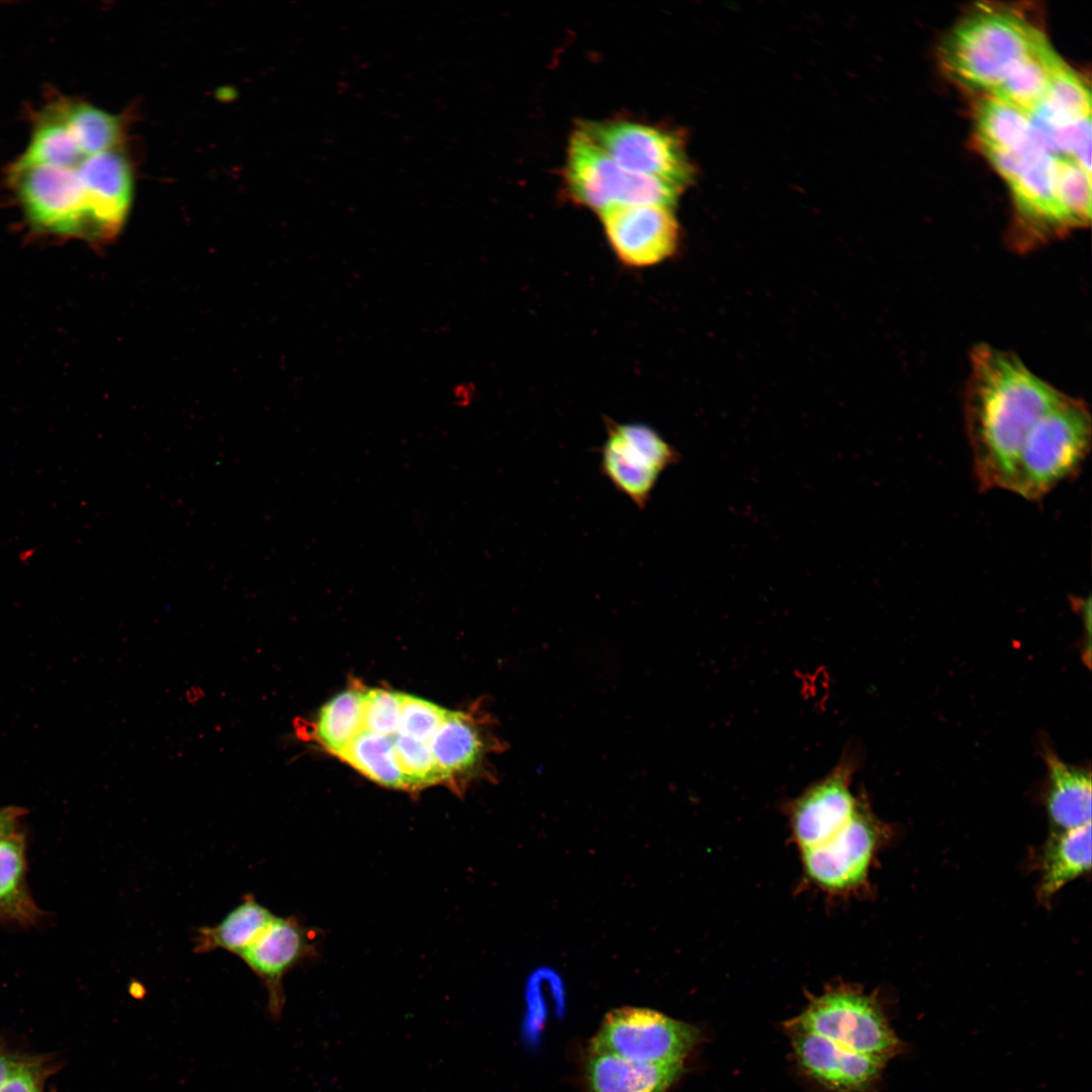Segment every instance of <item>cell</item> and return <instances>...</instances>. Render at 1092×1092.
<instances>
[{"instance_id": "obj_29", "label": "cell", "mask_w": 1092, "mask_h": 1092, "mask_svg": "<svg viewBox=\"0 0 1092 1092\" xmlns=\"http://www.w3.org/2000/svg\"><path fill=\"white\" fill-rule=\"evenodd\" d=\"M0 1092H40L35 1068L22 1063L0 1087Z\"/></svg>"}, {"instance_id": "obj_6", "label": "cell", "mask_w": 1092, "mask_h": 1092, "mask_svg": "<svg viewBox=\"0 0 1092 1092\" xmlns=\"http://www.w3.org/2000/svg\"><path fill=\"white\" fill-rule=\"evenodd\" d=\"M700 1039L697 1027L655 1010L621 1007L609 1012L589 1052L644 1065L684 1064Z\"/></svg>"}, {"instance_id": "obj_30", "label": "cell", "mask_w": 1092, "mask_h": 1092, "mask_svg": "<svg viewBox=\"0 0 1092 1092\" xmlns=\"http://www.w3.org/2000/svg\"><path fill=\"white\" fill-rule=\"evenodd\" d=\"M25 811L18 807H0V841L21 828Z\"/></svg>"}, {"instance_id": "obj_25", "label": "cell", "mask_w": 1092, "mask_h": 1092, "mask_svg": "<svg viewBox=\"0 0 1092 1092\" xmlns=\"http://www.w3.org/2000/svg\"><path fill=\"white\" fill-rule=\"evenodd\" d=\"M1055 189L1073 228L1091 217V174L1074 160L1055 157Z\"/></svg>"}, {"instance_id": "obj_31", "label": "cell", "mask_w": 1092, "mask_h": 1092, "mask_svg": "<svg viewBox=\"0 0 1092 1092\" xmlns=\"http://www.w3.org/2000/svg\"><path fill=\"white\" fill-rule=\"evenodd\" d=\"M16 1059L0 1052V1087L21 1066Z\"/></svg>"}, {"instance_id": "obj_2", "label": "cell", "mask_w": 1092, "mask_h": 1092, "mask_svg": "<svg viewBox=\"0 0 1092 1092\" xmlns=\"http://www.w3.org/2000/svg\"><path fill=\"white\" fill-rule=\"evenodd\" d=\"M1046 41L1038 28L1018 14L984 10L953 28L941 47L940 61L958 82L990 92Z\"/></svg>"}, {"instance_id": "obj_5", "label": "cell", "mask_w": 1092, "mask_h": 1092, "mask_svg": "<svg viewBox=\"0 0 1092 1092\" xmlns=\"http://www.w3.org/2000/svg\"><path fill=\"white\" fill-rule=\"evenodd\" d=\"M841 1048L884 1063L903 1051L879 1003L853 987L828 988L790 1020Z\"/></svg>"}, {"instance_id": "obj_14", "label": "cell", "mask_w": 1092, "mask_h": 1092, "mask_svg": "<svg viewBox=\"0 0 1092 1092\" xmlns=\"http://www.w3.org/2000/svg\"><path fill=\"white\" fill-rule=\"evenodd\" d=\"M684 1064L644 1065L612 1054L589 1052L584 1066V1092H666Z\"/></svg>"}, {"instance_id": "obj_7", "label": "cell", "mask_w": 1092, "mask_h": 1092, "mask_svg": "<svg viewBox=\"0 0 1092 1092\" xmlns=\"http://www.w3.org/2000/svg\"><path fill=\"white\" fill-rule=\"evenodd\" d=\"M627 171L684 189L694 168L669 130L628 120L584 121L576 129Z\"/></svg>"}, {"instance_id": "obj_23", "label": "cell", "mask_w": 1092, "mask_h": 1092, "mask_svg": "<svg viewBox=\"0 0 1092 1092\" xmlns=\"http://www.w3.org/2000/svg\"><path fill=\"white\" fill-rule=\"evenodd\" d=\"M339 757L379 785L408 790L392 737L362 730Z\"/></svg>"}, {"instance_id": "obj_20", "label": "cell", "mask_w": 1092, "mask_h": 1092, "mask_svg": "<svg viewBox=\"0 0 1092 1092\" xmlns=\"http://www.w3.org/2000/svg\"><path fill=\"white\" fill-rule=\"evenodd\" d=\"M1040 894L1049 898L1091 869V823L1059 831L1043 855Z\"/></svg>"}, {"instance_id": "obj_11", "label": "cell", "mask_w": 1092, "mask_h": 1092, "mask_svg": "<svg viewBox=\"0 0 1092 1092\" xmlns=\"http://www.w3.org/2000/svg\"><path fill=\"white\" fill-rule=\"evenodd\" d=\"M873 818L859 803L849 822L825 843L801 850L806 877L818 888L842 893L864 880L878 835Z\"/></svg>"}, {"instance_id": "obj_16", "label": "cell", "mask_w": 1092, "mask_h": 1092, "mask_svg": "<svg viewBox=\"0 0 1092 1092\" xmlns=\"http://www.w3.org/2000/svg\"><path fill=\"white\" fill-rule=\"evenodd\" d=\"M1049 788L1046 808L1052 823L1064 831L1091 823L1090 770L1072 765L1046 752Z\"/></svg>"}, {"instance_id": "obj_24", "label": "cell", "mask_w": 1092, "mask_h": 1092, "mask_svg": "<svg viewBox=\"0 0 1092 1092\" xmlns=\"http://www.w3.org/2000/svg\"><path fill=\"white\" fill-rule=\"evenodd\" d=\"M363 693L344 691L322 707L313 735L328 751L339 756L363 730Z\"/></svg>"}, {"instance_id": "obj_4", "label": "cell", "mask_w": 1092, "mask_h": 1092, "mask_svg": "<svg viewBox=\"0 0 1092 1092\" xmlns=\"http://www.w3.org/2000/svg\"><path fill=\"white\" fill-rule=\"evenodd\" d=\"M565 181L575 202L599 213L635 204L672 208L682 191L669 183L627 171L577 130L568 144Z\"/></svg>"}, {"instance_id": "obj_15", "label": "cell", "mask_w": 1092, "mask_h": 1092, "mask_svg": "<svg viewBox=\"0 0 1092 1092\" xmlns=\"http://www.w3.org/2000/svg\"><path fill=\"white\" fill-rule=\"evenodd\" d=\"M429 745L447 780L478 771L486 754L497 743L469 714L448 711Z\"/></svg>"}, {"instance_id": "obj_27", "label": "cell", "mask_w": 1092, "mask_h": 1092, "mask_svg": "<svg viewBox=\"0 0 1092 1092\" xmlns=\"http://www.w3.org/2000/svg\"><path fill=\"white\" fill-rule=\"evenodd\" d=\"M448 710L427 700L402 694L398 732L412 739L429 743Z\"/></svg>"}, {"instance_id": "obj_21", "label": "cell", "mask_w": 1092, "mask_h": 1092, "mask_svg": "<svg viewBox=\"0 0 1092 1092\" xmlns=\"http://www.w3.org/2000/svg\"><path fill=\"white\" fill-rule=\"evenodd\" d=\"M977 138L983 151H1010L1034 135L1029 114L992 96L976 111Z\"/></svg>"}, {"instance_id": "obj_8", "label": "cell", "mask_w": 1092, "mask_h": 1092, "mask_svg": "<svg viewBox=\"0 0 1092 1092\" xmlns=\"http://www.w3.org/2000/svg\"><path fill=\"white\" fill-rule=\"evenodd\" d=\"M676 460L673 447L649 426L608 422L601 470L638 509L646 507L660 474Z\"/></svg>"}, {"instance_id": "obj_3", "label": "cell", "mask_w": 1092, "mask_h": 1092, "mask_svg": "<svg viewBox=\"0 0 1092 1092\" xmlns=\"http://www.w3.org/2000/svg\"><path fill=\"white\" fill-rule=\"evenodd\" d=\"M1091 444L1088 404L1064 392L1022 449L1008 491L1028 502L1042 500L1057 486L1077 476Z\"/></svg>"}, {"instance_id": "obj_10", "label": "cell", "mask_w": 1092, "mask_h": 1092, "mask_svg": "<svg viewBox=\"0 0 1092 1092\" xmlns=\"http://www.w3.org/2000/svg\"><path fill=\"white\" fill-rule=\"evenodd\" d=\"M607 240L626 266L646 267L669 258L677 249L679 226L672 208L635 204L600 213Z\"/></svg>"}, {"instance_id": "obj_9", "label": "cell", "mask_w": 1092, "mask_h": 1092, "mask_svg": "<svg viewBox=\"0 0 1092 1092\" xmlns=\"http://www.w3.org/2000/svg\"><path fill=\"white\" fill-rule=\"evenodd\" d=\"M855 768L853 753L844 752L828 774L789 804L792 832L801 850L825 843L852 818L858 805L850 789Z\"/></svg>"}, {"instance_id": "obj_12", "label": "cell", "mask_w": 1092, "mask_h": 1092, "mask_svg": "<svg viewBox=\"0 0 1092 1092\" xmlns=\"http://www.w3.org/2000/svg\"><path fill=\"white\" fill-rule=\"evenodd\" d=\"M796 1059L803 1070L837 1092H867L878 1082L886 1063L860 1055L831 1040L786 1023Z\"/></svg>"}, {"instance_id": "obj_28", "label": "cell", "mask_w": 1092, "mask_h": 1092, "mask_svg": "<svg viewBox=\"0 0 1092 1092\" xmlns=\"http://www.w3.org/2000/svg\"><path fill=\"white\" fill-rule=\"evenodd\" d=\"M401 693L383 689L363 693V730L387 737L398 732Z\"/></svg>"}, {"instance_id": "obj_17", "label": "cell", "mask_w": 1092, "mask_h": 1092, "mask_svg": "<svg viewBox=\"0 0 1092 1092\" xmlns=\"http://www.w3.org/2000/svg\"><path fill=\"white\" fill-rule=\"evenodd\" d=\"M26 839L22 827L0 841V920L22 927L38 923L43 913L27 886Z\"/></svg>"}, {"instance_id": "obj_19", "label": "cell", "mask_w": 1092, "mask_h": 1092, "mask_svg": "<svg viewBox=\"0 0 1092 1092\" xmlns=\"http://www.w3.org/2000/svg\"><path fill=\"white\" fill-rule=\"evenodd\" d=\"M1064 64L1048 40L1022 60L989 95L1030 114Z\"/></svg>"}, {"instance_id": "obj_13", "label": "cell", "mask_w": 1092, "mask_h": 1092, "mask_svg": "<svg viewBox=\"0 0 1092 1092\" xmlns=\"http://www.w3.org/2000/svg\"><path fill=\"white\" fill-rule=\"evenodd\" d=\"M312 949L307 929L294 917H277L240 959L260 979L267 993V1010L280 1019L285 1005L283 979Z\"/></svg>"}, {"instance_id": "obj_1", "label": "cell", "mask_w": 1092, "mask_h": 1092, "mask_svg": "<svg viewBox=\"0 0 1092 1092\" xmlns=\"http://www.w3.org/2000/svg\"><path fill=\"white\" fill-rule=\"evenodd\" d=\"M964 420L981 490H1009L1020 453L1064 392L1015 354L979 344L970 355Z\"/></svg>"}, {"instance_id": "obj_18", "label": "cell", "mask_w": 1092, "mask_h": 1092, "mask_svg": "<svg viewBox=\"0 0 1092 1092\" xmlns=\"http://www.w3.org/2000/svg\"><path fill=\"white\" fill-rule=\"evenodd\" d=\"M274 918L268 908L249 894L217 924L196 930L193 950L204 953L221 949L240 958Z\"/></svg>"}, {"instance_id": "obj_26", "label": "cell", "mask_w": 1092, "mask_h": 1092, "mask_svg": "<svg viewBox=\"0 0 1092 1092\" xmlns=\"http://www.w3.org/2000/svg\"><path fill=\"white\" fill-rule=\"evenodd\" d=\"M392 741L408 790L435 785L446 780L433 756L429 743L412 739L399 733L392 737Z\"/></svg>"}, {"instance_id": "obj_22", "label": "cell", "mask_w": 1092, "mask_h": 1092, "mask_svg": "<svg viewBox=\"0 0 1092 1092\" xmlns=\"http://www.w3.org/2000/svg\"><path fill=\"white\" fill-rule=\"evenodd\" d=\"M1091 115V94L1081 77L1066 63L1056 73L1032 121L1059 127Z\"/></svg>"}]
</instances>
